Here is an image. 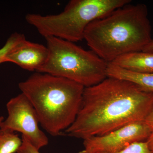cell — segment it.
<instances>
[{
  "label": "cell",
  "instance_id": "2e32d148",
  "mask_svg": "<svg viewBox=\"0 0 153 153\" xmlns=\"http://www.w3.org/2000/svg\"><path fill=\"white\" fill-rule=\"evenodd\" d=\"M143 52H153V28L152 32V38L151 41L148 45L145 47Z\"/></svg>",
  "mask_w": 153,
  "mask_h": 153
},
{
  "label": "cell",
  "instance_id": "d6986e66",
  "mask_svg": "<svg viewBox=\"0 0 153 153\" xmlns=\"http://www.w3.org/2000/svg\"><path fill=\"white\" fill-rule=\"evenodd\" d=\"M78 153H90L88 152H86V151H85L84 150H82L81 151V152H79Z\"/></svg>",
  "mask_w": 153,
  "mask_h": 153
},
{
  "label": "cell",
  "instance_id": "e0dca14e",
  "mask_svg": "<svg viewBox=\"0 0 153 153\" xmlns=\"http://www.w3.org/2000/svg\"><path fill=\"white\" fill-rule=\"evenodd\" d=\"M146 141L147 142L149 147L153 153V131Z\"/></svg>",
  "mask_w": 153,
  "mask_h": 153
},
{
  "label": "cell",
  "instance_id": "7a4b0ae2",
  "mask_svg": "<svg viewBox=\"0 0 153 153\" xmlns=\"http://www.w3.org/2000/svg\"><path fill=\"white\" fill-rule=\"evenodd\" d=\"M130 3L93 21L84 32L83 39L91 51L107 63L141 52L152 39L147 7Z\"/></svg>",
  "mask_w": 153,
  "mask_h": 153
},
{
  "label": "cell",
  "instance_id": "8fae6325",
  "mask_svg": "<svg viewBox=\"0 0 153 153\" xmlns=\"http://www.w3.org/2000/svg\"><path fill=\"white\" fill-rule=\"evenodd\" d=\"M22 144V139L13 132L0 129V153L17 152Z\"/></svg>",
  "mask_w": 153,
  "mask_h": 153
},
{
  "label": "cell",
  "instance_id": "7c38bea8",
  "mask_svg": "<svg viewBox=\"0 0 153 153\" xmlns=\"http://www.w3.org/2000/svg\"><path fill=\"white\" fill-rule=\"evenodd\" d=\"M25 38L23 34L18 33H13L2 48L0 49V64L7 62L6 58L11 50L21 40Z\"/></svg>",
  "mask_w": 153,
  "mask_h": 153
},
{
  "label": "cell",
  "instance_id": "ba28073f",
  "mask_svg": "<svg viewBox=\"0 0 153 153\" xmlns=\"http://www.w3.org/2000/svg\"><path fill=\"white\" fill-rule=\"evenodd\" d=\"M49 55L47 46L30 42L25 38L11 50L6 60L25 70L39 72L47 63Z\"/></svg>",
  "mask_w": 153,
  "mask_h": 153
},
{
  "label": "cell",
  "instance_id": "6da1fadb",
  "mask_svg": "<svg viewBox=\"0 0 153 153\" xmlns=\"http://www.w3.org/2000/svg\"><path fill=\"white\" fill-rule=\"evenodd\" d=\"M153 105V92L123 79L107 77L85 88L73 123L64 131L83 140L145 121Z\"/></svg>",
  "mask_w": 153,
  "mask_h": 153
},
{
  "label": "cell",
  "instance_id": "3957f363",
  "mask_svg": "<svg viewBox=\"0 0 153 153\" xmlns=\"http://www.w3.org/2000/svg\"><path fill=\"white\" fill-rule=\"evenodd\" d=\"M19 87L35 108L41 126L53 136L61 134L73 123L85 88L70 79L38 72Z\"/></svg>",
  "mask_w": 153,
  "mask_h": 153
},
{
  "label": "cell",
  "instance_id": "9c48e42d",
  "mask_svg": "<svg viewBox=\"0 0 153 153\" xmlns=\"http://www.w3.org/2000/svg\"><path fill=\"white\" fill-rule=\"evenodd\" d=\"M111 63L130 71L153 73V53L143 51L132 52L121 56Z\"/></svg>",
  "mask_w": 153,
  "mask_h": 153
},
{
  "label": "cell",
  "instance_id": "8992f818",
  "mask_svg": "<svg viewBox=\"0 0 153 153\" xmlns=\"http://www.w3.org/2000/svg\"><path fill=\"white\" fill-rule=\"evenodd\" d=\"M7 108L8 116L0 129L21 133L22 137L39 151L48 144V137L39 128L37 113L25 94L22 93L11 99Z\"/></svg>",
  "mask_w": 153,
  "mask_h": 153
},
{
  "label": "cell",
  "instance_id": "ac0fdd59",
  "mask_svg": "<svg viewBox=\"0 0 153 153\" xmlns=\"http://www.w3.org/2000/svg\"><path fill=\"white\" fill-rule=\"evenodd\" d=\"M4 120V117L2 116L0 117V126H1V124L3 122V121Z\"/></svg>",
  "mask_w": 153,
  "mask_h": 153
},
{
  "label": "cell",
  "instance_id": "277c9868",
  "mask_svg": "<svg viewBox=\"0 0 153 153\" xmlns=\"http://www.w3.org/2000/svg\"><path fill=\"white\" fill-rule=\"evenodd\" d=\"M130 0H71L60 13L28 14L25 19L46 38L54 37L75 43L83 39L88 25Z\"/></svg>",
  "mask_w": 153,
  "mask_h": 153
},
{
  "label": "cell",
  "instance_id": "5bb4252c",
  "mask_svg": "<svg viewBox=\"0 0 153 153\" xmlns=\"http://www.w3.org/2000/svg\"><path fill=\"white\" fill-rule=\"evenodd\" d=\"M17 153H40L39 150L22 137V144L17 151Z\"/></svg>",
  "mask_w": 153,
  "mask_h": 153
},
{
  "label": "cell",
  "instance_id": "9a60e30c",
  "mask_svg": "<svg viewBox=\"0 0 153 153\" xmlns=\"http://www.w3.org/2000/svg\"><path fill=\"white\" fill-rule=\"evenodd\" d=\"M145 121L153 129V105Z\"/></svg>",
  "mask_w": 153,
  "mask_h": 153
},
{
  "label": "cell",
  "instance_id": "52a82bcc",
  "mask_svg": "<svg viewBox=\"0 0 153 153\" xmlns=\"http://www.w3.org/2000/svg\"><path fill=\"white\" fill-rule=\"evenodd\" d=\"M153 129L145 121L124 126L108 133L83 140L84 150L90 153H114L131 144L148 139Z\"/></svg>",
  "mask_w": 153,
  "mask_h": 153
},
{
  "label": "cell",
  "instance_id": "30bf717a",
  "mask_svg": "<svg viewBox=\"0 0 153 153\" xmlns=\"http://www.w3.org/2000/svg\"><path fill=\"white\" fill-rule=\"evenodd\" d=\"M107 77L123 79L133 82L145 90L153 92V73H141L127 70L108 63Z\"/></svg>",
  "mask_w": 153,
  "mask_h": 153
},
{
  "label": "cell",
  "instance_id": "5b68a950",
  "mask_svg": "<svg viewBox=\"0 0 153 153\" xmlns=\"http://www.w3.org/2000/svg\"><path fill=\"white\" fill-rule=\"evenodd\" d=\"M45 39L49 57L38 72L70 79L85 88L96 85L107 77L108 63L92 51L60 38Z\"/></svg>",
  "mask_w": 153,
  "mask_h": 153
},
{
  "label": "cell",
  "instance_id": "4fadbf2b",
  "mask_svg": "<svg viewBox=\"0 0 153 153\" xmlns=\"http://www.w3.org/2000/svg\"><path fill=\"white\" fill-rule=\"evenodd\" d=\"M114 153H153L151 150L147 141L131 144L122 150Z\"/></svg>",
  "mask_w": 153,
  "mask_h": 153
}]
</instances>
